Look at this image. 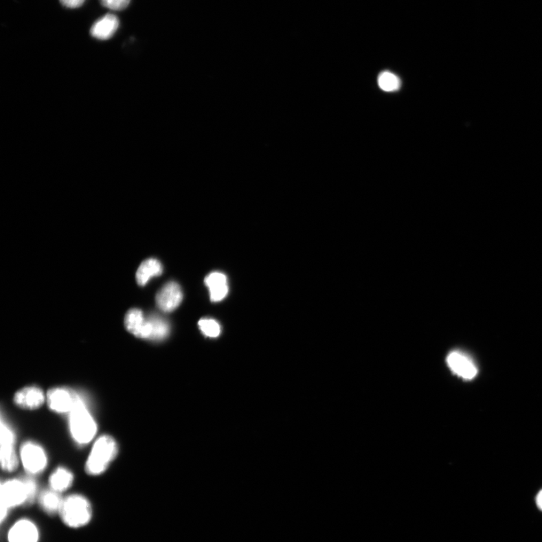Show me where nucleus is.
<instances>
[{
  "label": "nucleus",
  "instance_id": "4",
  "mask_svg": "<svg viewBox=\"0 0 542 542\" xmlns=\"http://www.w3.org/2000/svg\"><path fill=\"white\" fill-rule=\"evenodd\" d=\"M70 433L78 444L89 443L97 433V424L83 400L69 413Z\"/></svg>",
  "mask_w": 542,
  "mask_h": 542
},
{
  "label": "nucleus",
  "instance_id": "2",
  "mask_svg": "<svg viewBox=\"0 0 542 542\" xmlns=\"http://www.w3.org/2000/svg\"><path fill=\"white\" fill-rule=\"evenodd\" d=\"M58 515L67 528L80 529L91 521L93 508L87 498L82 495L73 494L63 499Z\"/></svg>",
  "mask_w": 542,
  "mask_h": 542
},
{
  "label": "nucleus",
  "instance_id": "15",
  "mask_svg": "<svg viewBox=\"0 0 542 542\" xmlns=\"http://www.w3.org/2000/svg\"><path fill=\"white\" fill-rule=\"evenodd\" d=\"M63 499L60 493L52 489L46 490L39 495L38 504L45 513L54 516L59 514Z\"/></svg>",
  "mask_w": 542,
  "mask_h": 542
},
{
  "label": "nucleus",
  "instance_id": "20",
  "mask_svg": "<svg viewBox=\"0 0 542 542\" xmlns=\"http://www.w3.org/2000/svg\"><path fill=\"white\" fill-rule=\"evenodd\" d=\"M199 324L203 334L209 337H217L221 333V328L213 319H202Z\"/></svg>",
  "mask_w": 542,
  "mask_h": 542
},
{
  "label": "nucleus",
  "instance_id": "10",
  "mask_svg": "<svg viewBox=\"0 0 542 542\" xmlns=\"http://www.w3.org/2000/svg\"><path fill=\"white\" fill-rule=\"evenodd\" d=\"M447 361L452 372L462 379L471 380L477 375V368L473 361L460 352L450 353Z\"/></svg>",
  "mask_w": 542,
  "mask_h": 542
},
{
  "label": "nucleus",
  "instance_id": "23",
  "mask_svg": "<svg viewBox=\"0 0 542 542\" xmlns=\"http://www.w3.org/2000/svg\"><path fill=\"white\" fill-rule=\"evenodd\" d=\"M537 504L538 507L542 510V490H541L537 497Z\"/></svg>",
  "mask_w": 542,
  "mask_h": 542
},
{
  "label": "nucleus",
  "instance_id": "6",
  "mask_svg": "<svg viewBox=\"0 0 542 542\" xmlns=\"http://www.w3.org/2000/svg\"><path fill=\"white\" fill-rule=\"evenodd\" d=\"M47 400L52 411L66 414L71 412L82 398L69 389L54 388L48 392Z\"/></svg>",
  "mask_w": 542,
  "mask_h": 542
},
{
  "label": "nucleus",
  "instance_id": "3",
  "mask_svg": "<svg viewBox=\"0 0 542 542\" xmlns=\"http://www.w3.org/2000/svg\"><path fill=\"white\" fill-rule=\"evenodd\" d=\"M117 453V445L113 438L109 436L100 437L94 443L86 462V473L92 476L103 474Z\"/></svg>",
  "mask_w": 542,
  "mask_h": 542
},
{
  "label": "nucleus",
  "instance_id": "1",
  "mask_svg": "<svg viewBox=\"0 0 542 542\" xmlns=\"http://www.w3.org/2000/svg\"><path fill=\"white\" fill-rule=\"evenodd\" d=\"M37 484L30 477L11 479L1 484V509L0 520L3 523L12 508L28 506L34 501Z\"/></svg>",
  "mask_w": 542,
  "mask_h": 542
},
{
  "label": "nucleus",
  "instance_id": "22",
  "mask_svg": "<svg viewBox=\"0 0 542 542\" xmlns=\"http://www.w3.org/2000/svg\"><path fill=\"white\" fill-rule=\"evenodd\" d=\"M85 0H60V3L69 8V9H76V8L81 7Z\"/></svg>",
  "mask_w": 542,
  "mask_h": 542
},
{
  "label": "nucleus",
  "instance_id": "12",
  "mask_svg": "<svg viewBox=\"0 0 542 542\" xmlns=\"http://www.w3.org/2000/svg\"><path fill=\"white\" fill-rule=\"evenodd\" d=\"M120 27V20L113 14H107L93 23L90 33L99 41L112 38Z\"/></svg>",
  "mask_w": 542,
  "mask_h": 542
},
{
  "label": "nucleus",
  "instance_id": "11",
  "mask_svg": "<svg viewBox=\"0 0 542 542\" xmlns=\"http://www.w3.org/2000/svg\"><path fill=\"white\" fill-rule=\"evenodd\" d=\"M44 392L36 387H28L19 390L14 396V402L27 410H35L45 403Z\"/></svg>",
  "mask_w": 542,
  "mask_h": 542
},
{
  "label": "nucleus",
  "instance_id": "5",
  "mask_svg": "<svg viewBox=\"0 0 542 542\" xmlns=\"http://www.w3.org/2000/svg\"><path fill=\"white\" fill-rule=\"evenodd\" d=\"M21 459L23 467L31 475L41 473L48 462L43 447L31 442H26L21 447Z\"/></svg>",
  "mask_w": 542,
  "mask_h": 542
},
{
  "label": "nucleus",
  "instance_id": "18",
  "mask_svg": "<svg viewBox=\"0 0 542 542\" xmlns=\"http://www.w3.org/2000/svg\"><path fill=\"white\" fill-rule=\"evenodd\" d=\"M153 324V335L151 340L162 341L168 336L170 326L168 321L158 316L149 317Z\"/></svg>",
  "mask_w": 542,
  "mask_h": 542
},
{
  "label": "nucleus",
  "instance_id": "8",
  "mask_svg": "<svg viewBox=\"0 0 542 542\" xmlns=\"http://www.w3.org/2000/svg\"><path fill=\"white\" fill-rule=\"evenodd\" d=\"M183 297V291L175 282H168L156 295V303L160 310L170 313L176 310Z\"/></svg>",
  "mask_w": 542,
  "mask_h": 542
},
{
  "label": "nucleus",
  "instance_id": "16",
  "mask_svg": "<svg viewBox=\"0 0 542 542\" xmlns=\"http://www.w3.org/2000/svg\"><path fill=\"white\" fill-rule=\"evenodd\" d=\"M74 476L71 471L63 467L55 470L49 478L52 490L59 493L67 491L73 485Z\"/></svg>",
  "mask_w": 542,
  "mask_h": 542
},
{
  "label": "nucleus",
  "instance_id": "13",
  "mask_svg": "<svg viewBox=\"0 0 542 542\" xmlns=\"http://www.w3.org/2000/svg\"><path fill=\"white\" fill-rule=\"evenodd\" d=\"M205 284L210 291V300L214 302L223 301L229 293L227 277L223 273H211L206 278Z\"/></svg>",
  "mask_w": 542,
  "mask_h": 542
},
{
  "label": "nucleus",
  "instance_id": "9",
  "mask_svg": "<svg viewBox=\"0 0 542 542\" xmlns=\"http://www.w3.org/2000/svg\"><path fill=\"white\" fill-rule=\"evenodd\" d=\"M41 538L37 525L27 518L15 522L8 532L9 542H38Z\"/></svg>",
  "mask_w": 542,
  "mask_h": 542
},
{
  "label": "nucleus",
  "instance_id": "14",
  "mask_svg": "<svg viewBox=\"0 0 542 542\" xmlns=\"http://www.w3.org/2000/svg\"><path fill=\"white\" fill-rule=\"evenodd\" d=\"M163 273L161 262L157 259L149 258L140 264L136 274L139 286H145L151 278L158 277Z\"/></svg>",
  "mask_w": 542,
  "mask_h": 542
},
{
  "label": "nucleus",
  "instance_id": "21",
  "mask_svg": "<svg viewBox=\"0 0 542 542\" xmlns=\"http://www.w3.org/2000/svg\"><path fill=\"white\" fill-rule=\"evenodd\" d=\"M102 5L113 11H122L129 5L131 0H100Z\"/></svg>",
  "mask_w": 542,
  "mask_h": 542
},
{
  "label": "nucleus",
  "instance_id": "19",
  "mask_svg": "<svg viewBox=\"0 0 542 542\" xmlns=\"http://www.w3.org/2000/svg\"><path fill=\"white\" fill-rule=\"evenodd\" d=\"M380 88L387 92L395 91L399 89L400 82L398 77L390 72H383L379 77Z\"/></svg>",
  "mask_w": 542,
  "mask_h": 542
},
{
  "label": "nucleus",
  "instance_id": "7",
  "mask_svg": "<svg viewBox=\"0 0 542 542\" xmlns=\"http://www.w3.org/2000/svg\"><path fill=\"white\" fill-rule=\"evenodd\" d=\"M128 331L139 339L151 340L153 324L150 319H146L142 311L133 309L128 312L124 319Z\"/></svg>",
  "mask_w": 542,
  "mask_h": 542
},
{
  "label": "nucleus",
  "instance_id": "17",
  "mask_svg": "<svg viewBox=\"0 0 542 542\" xmlns=\"http://www.w3.org/2000/svg\"><path fill=\"white\" fill-rule=\"evenodd\" d=\"M0 459H1L2 468L5 471L12 473L19 466V459L14 445L1 446Z\"/></svg>",
  "mask_w": 542,
  "mask_h": 542
}]
</instances>
